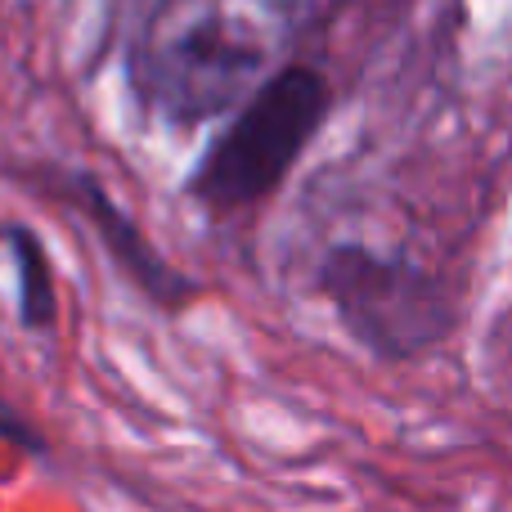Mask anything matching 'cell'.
Masks as SVG:
<instances>
[{
	"label": "cell",
	"mask_w": 512,
	"mask_h": 512,
	"mask_svg": "<svg viewBox=\"0 0 512 512\" xmlns=\"http://www.w3.org/2000/svg\"><path fill=\"white\" fill-rule=\"evenodd\" d=\"M328 113V81L315 68H279L243 99L194 171V198L216 212L252 207L279 189Z\"/></svg>",
	"instance_id": "cell-2"
},
{
	"label": "cell",
	"mask_w": 512,
	"mask_h": 512,
	"mask_svg": "<svg viewBox=\"0 0 512 512\" xmlns=\"http://www.w3.org/2000/svg\"><path fill=\"white\" fill-rule=\"evenodd\" d=\"M9 252L18 261V301H23V324L27 328H50L54 324V279L45 248L32 230H9Z\"/></svg>",
	"instance_id": "cell-5"
},
{
	"label": "cell",
	"mask_w": 512,
	"mask_h": 512,
	"mask_svg": "<svg viewBox=\"0 0 512 512\" xmlns=\"http://www.w3.org/2000/svg\"><path fill=\"white\" fill-rule=\"evenodd\" d=\"M319 283L333 297L342 328L382 360H409L432 351L454 328V306L427 270L400 256L346 243L324 256Z\"/></svg>",
	"instance_id": "cell-3"
},
{
	"label": "cell",
	"mask_w": 512,
	"mask_h": 512,
	"mask_svg": "<svg viewBox=\"0 0 512 512\" xmlns=\"http://www.w3.org/2000/svg\"><path fill=\"white\" fill-rule=\"evenodd\" d=\"M306 0H158L131 45V86L153 117L198 126L243 104L292 45Z\"/></svg>",
	"instance_id": "cell-1"
},
{
	"label": "cell",
	"mask_w": 512,
	"mask_h": 512,
	"mask_svg": "<svg viewBox=\"0 0 512 512\" xmlns=\"http://www.w3.org/2000/svg\"><path fill=\"white\" fill-rule=\"evenodd\" d=\"M81 198H86V207H90V216H95L104 243L113 248L117 261H122V270L131 274V279L140 283L153 301H162V306H180V301L194 292L189 288V279H180V274L140 239V230H135V225L126 221L113 203H108V194H99L95 185H81Z\"/></svg>",
	"instance_id": "cell-4"
}]
</instances>
